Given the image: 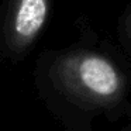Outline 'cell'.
I'll list each match as a JSON object with an SVG mask.
<instances>
[{"mask_svg": "<svg viewBox=\"0 0 131 131\" xmlns=\"http://www.w3.org/2000/svg\"><path fill=\"white\" fill-rule=\"evenodd\" d=\"M117 35L121 47L131 57V3L123 10L117 21Z\"/></svg>", "mask_w": 131, "mask_h": 131, "instance_id": "3957f363", "label": "cell"}, {"mask_svg": "<svg viewBox=\"0 0 131 131\" xmlns=\"http://www.w3.org/2000/svg\"><path fill=\"white\" fill-rule=\"evenodd\" d=\"M51 7L52 0H3L0 52L4 59H26L45 31Z\"/></svg>", "mask_w": 131, "mask_h": 131, "instance_id": "7a4b0ae2", "label": "cell"}, {"mask_svg": "<svg viewBox=\"0 0 131 131\" xmlns=\"http://www.w3.org/2000/svg\"><path fill=\"white\" fill-rule=\"evenodd\" d=\"M34 85L65 131H92V121L116 120L131 108V76L117 51L96 38L44 49L34 68Z\"/></svg>", "mask_w": 131, "mask_h": 131, "instance_id": "6da1fadb", "label": "cell"}, {"mask_svg": "<svg viewBox=\"0 0 131 131\" xmlns=\"http://www.w3.org/2000/svg\"><path fill=\"white\" fill-rule=\"evenodd\" d=\"M123 131H131V127H128V128H125V130H123Z\"/></svg>", "mask_w": 131, "mask_h": 131, "instance_id": "277c9868", "label": "cell"}]
</instances>
